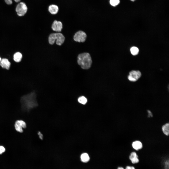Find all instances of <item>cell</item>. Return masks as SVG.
Returning <instances> with one entry per match:
<instances>
[{
	"label": "cell",
	"mask_w": 169,
	"mask_h": 169,
	"mask_svg": "<svg viewBox=\"0 0 169 169\" xmlns=\"http://www.w3.org/2000/svg\"><path fill=\"white\" fill-rule=\"evenodd\" d=\"M77 58V63L82 68L88 69L90 67L92 61L89 53L84 52L79 54Z\"/></svg>",
	"instance_id": "1"
},
{
	"label": "cell",
	"mask_w": 169,
	"mask_h": 169,
	"mask_svg": "<svg viewBox=\"0 0 169 169\" xmlns=\"http://www.w3.org/2000/svg\"><path fill=\"white\" fill-rule=\"evenodd\" d=\"M65 38L61 33H57L51 34L48 38L49 43L51 45L53 44L56 40V43L58 45L60 46L64 42Z\"/></svg>",
	"instance_id": "2"
},
{
	"label": "cell",
	"mask_w": 169,
	"mask_h": 169,
	"mask_svg": "<svg viewBox=\"0 0 169 169\" xmlns=\"http://www.w3.org/2000/svg\"><path fill=\"white\" fill-rule=\"evenodd\" d=\"M27 9L26 4L23 2H20L17 5L15 10L17 15L21 16L24 15L26 13Z\"/></svg>",
	"instance_id": "3"
},
{
	"label": "cell",
	"mask_w": 169,
	"mask_h": 169,
	"mask_svg": "<svg viewBox=\"0 0 169 169\" xmlns=\"http://www.w3.org/2000/svg\"><path fill=\"white\" fill-rule=\"evenodd\" d=\"M142 74L138 70H132L129 72L127 77L128 80L130 81L135 82L141 77Z\"/></svg>",
	"instance_id": "4"
},
{
	"label": "cell",
	"mask_w": 169,
	"mask_h": 169,
	"mask_svg": "<svg viewBox=\"0 0 169 169\" xmlns=\"http://www.w3.org/2000/svg\"><path fill=\"white\" fill-rule=\"evenodd\" d=\"M87 35L86 33L81 30H79L75 33L73 36L74 40L79 42H84L86 40Z\"/></svg>",
	"instance_id": "5"
},
{
	"label": "cell",
	"mask_w": 169,
	"mask_h": 169,
	"mask_svg": "<svg viewBox=\"0 0 169 169\" xmlns=\"http://www.w3.org/2000/svg\"><path fill=\"white\" fill-rule=\"evenodd\" d=\"M15 127L16 131L20 133L23 131V128H25L26 127V123L22 120H17L15 122Z\"/></svg>",
	"instance_id": "6"
},
{
	"label": "cell",
	"mask_w": 169,
	"mask_h": 169,
	"mask_svg": "<svg viewBox=\"0 0 169 169\" xmlns=\"http://www.w3.org/2000/svg\"><path fill=\"white\" fill-rule=\"evenodd\" d=\"M51 28L54 31L58 32H61L62 28V23L60 21L55 20L52 24Z\"/></svg>",
	"instance_id": "7"
},
{
	"label": "cell",
	"mask_w": 169,
	"mask_h": 169,
	"mask_svg": "<svg viewBox=\"0 0 169 169\" xmlns=\"http://www.w3.org/2000/svg\"><path fill=\"white\" fill-rule=\"evenodd\" d=\"M48 10L50 13L54 15L58 12L59 8L58 5L55 4H51L48 6Z\"/></svg>",
	"instance_id": "8"
},
{
	"label": "cell",
	"mask_w": 169,
	"mask_h": 169,
	"mask_svg": "<svg viewBox=\"0 0 169 169\" xmlns=\"http://www.w3.org/2000/svg\"><path fill=\"white\" fill-rule=\"evenodd\" d=\"M129 158L133 164L137 163L139 161L138 155L135 151H133L131 152Z\"/></svg>",
	"instance_id": "9"
},
{
	"label": "cell",
	"mask_w": 169,
	"mask_h": 169,
	"mask_svg": "<svg viewBox=\"0 0 169 169\" xmlns=\"http://www.w3.org/2000/svg\"><path fill=\"white\" fill-rule=\"evenodd\" d=\"M11 64V63L6 58L2 59L0 61V65L1 67L7 70L9 69Z\"/></svg>",
	"instance_id": "10"
},
{
	"label": "cell",
	"mask_w": 169,
	"mask_h": 169,
	"mask_svg": "<svg viewBox=\"0 0 169 169\" xmlns=\"http://www.w3.org/2000/svg\"><path fill=\"white\" fill-rule=\"evenodd\" d=\"M132 146L133 149L136 151H138L142 149L143 145L142 143L138 140L133 142L132 143Z\"/></svg>",
	"instance_id": "11"
},
{
	"label": "cell",
	"mask_w": 169,
	"mask_h": 169,
	"mask_svg": "<svg viewBox=\"0 0 169 169\" xmlns=\"http://www.w3.org/2000/svg\"><path fill=\"white\" fill-rule=\"evenodd\" d=\"M162 129L163 133L166 136H168L169 134V123H166L162 127Z\"/></svg>",
	"instance_id": "12"
},
{
	"label": "cell",
	"mask_w": 169,
	"mask_h": 169,
	"mask_svg": "<svg viewBox=\"0 0 169 169\" xmlns=\"http://www.w3.org/2000/svg\"><path fill=\"white\" fill-rule=\"evenodd\" d=\"M22 57V54L18 52L15 53L13 56V59L16 62H19L21 60Z\"/></svg>",
	"instance_id": "13"
},
{
	"label": "cell",
	"mask_w": 169,
	"mask_h": 169,
	"mask_svg": "<svg viewBox=\"0 0 169 169\" xmlns=\"http://www.w3.org/2000/svg\"><path fill=\"white\" fill-rule=\"evenodd\" d=\"M81 161L83 162L86 163L89 161L90 157L88 154L86 153H84L81 154Z\"/></svg>",
	"instance_id": "14"
},
{
	"label": "cell",
	"mask_w": 169,
	"mask_h": 169,
	"mask_svg": "<svg viewBox=\"0 0 169 169\" xmlns=\"http://www.w3.org/2000/svg\"><path fill=\"white\" fill-rule=\"evenodd\" d=\"M78 100L79 103L83 104H85L87 102V98L84 96H82L79 97Z\"/></svg>",
	"instance_id": "15"
},
{
	"label": "cell",
	"mask_w": 169,
	"mask_h": 169,
	"mask_svg": "<svg viewBox=\"0 0 169 169\" xmlns=\"http://www.w3.org/2000/svg\"><path fill=\"white\" fill-rule=\"evenodd\" d=\"M130 51L131 54L133 55H137L138 53L139 49L138 48L135 46L132 47L130 49Z\"/></svg>",
	"instance_id": "16"
},
{
	"label": "cell",
	"mask_w": 169,
	"mask_h": 169,
	"mask_svg": "<svg viewBox=\"0 0 169 169\" xmlns=\"http://www.w3.org/2000/svg\"><path fill=\"white\" fill-rule=\"evenodd\" d=\"M120 3L119 0H110V3L112 6H115L118 5Z\"/></svg>",
	"instance_id": "17"
},
{
	"label": "cell",
	"mask_w": 169,
	"mask_h": 169,
	"mask_svg": "<svg viewBox=\"0 0 169 169\" xmlns=\"http://www.w3.org/2000/svg\"><path fill=\"white\" fill-rule=\"evenodd\" d=\"M16 2H19L20 0H14ZM5 3L8 4L10 5L12 4V0H4Z\"/></svg>",
	"instance_id": "18"
},
{
	"label": "cell",
	"mask_w": 169,
	"mask_h": 169,
	"mask_svg": "<svg viewBox=\"0 0 169 169\" xmlns=\"http://www.w3.org/2000/svg\"><path fill=\"white\" fill-rule=\"evenodd\" d=\"M5 148L2 146H0V154H2L5 151Z\"/></svg>",
	"instance_id": "19"
},
{
	"label": "cell",
	"mask_w": 169,
	"mask_h": 169,
	"mask_svg": "<svg viewBox=\"0 0 169 169\" xmlns=\"http://www.w3.org/2000/svg\"><path fill=\"white\" fill-rule=\"evenodd\" d=\"M148 113V117H152L153 116V115L152 112L149 110L147 111Z\"/></svg>",
	"instance_id": "20"
},
{
	"label": "cell",
	"mask_w": 169,
	"mask_h": 169,
	"mask_svg": "<svg viewBox=\"0 0 169 169\" xmlns=\"http://www.w3.org/2000/svg\"><path fill=\"white\" fill-rule=\"evenodd\" d=\"M38 134L39 135L40 138L41 140L43 138V136L41 132L40 131H39L38 132Z\"/></svg>",
	"instance_id": "21"
},
{
	"label": "cell",
	"mask_w": 169,
	"mask_h": 169,
	"mask_svg": "<svg viewBox=\"0 0 169 169\" xmlns=\"http://www.w3.org/2000/svg\"><path fill=\"white\" fill-rule=\"evenodd\" d=\"M125 169H135L134 167L133 166H127Z\"/></svg>",
	"instance_id": "22"
},
{
	"label": "cell",
	"mask_w": 169,
	"mask_h": 169,
	"mask_svg": "<svg viewBox=\"0 0 169 169\" xmlns=\"http://www.w3.org/2000/svg\"><path fill=\"white\" fill-rule=\"evenodd\" d=\"M117 169H124L122 167H118Z\"/></svg>",
	"instance_id": "23"
},
{
	"label": "cell",
	"mask_w": 169,
	"mask_h": 169,
	"mask_svg": "<svg viewBox=\"0 0 169 169\" xmlns=\"http://www.w3.org/2000/svg\"><path fill=\"white\" fill-rule=\"evenodd\" d=\"M131 0V1H134L135 0Z\"/></svg>",
	"instance_id": "24"
},
{
	"label": "cell",
	"mask_w": 169,
	"mask_h": 169,
	"mask_svg": "<svg viewBox=\"0 0 169 169\" xmlns=\"http://www.w3.org/2000/svg\"><path fill=\"white\" fill-rule=\"evenodd\" d=\"M1 58L0 57V61H1Z\"/></svg>",
	"instance_id": "25"
}]
</instances>
